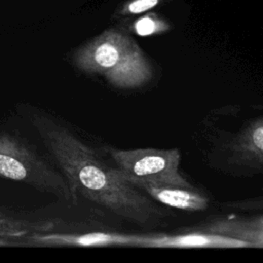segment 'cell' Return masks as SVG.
Segmentation results:
<instances>
[{
  "label": "cell",
  "mask_w": 263,
  "mask_h": 263,
  "mask_svg": "<svg viewBox=\"0 0 263 263\" xmlns=\"http://www.w3.org/2000/svg\"><path fill=\"white\" fill-rule=\"evenodd\" d=\"M14 243L9 241V240H6V239H0V247H5V246H13Z\"/></svg>",
  "instance_id": "obj_13"
},
{
  "label": "cell",
  "mask_w": 263,
  "mask_h": 263,
  "mask_svg": "<svg viewBox=\"0 0 263 263\" xmlns=\"http://www.w3.org/2000/svg\"><path fill=\"white\" fill-rule=\"evenodd\" d=\"M133 29L137 35L146 37L167 31L170 25L163 20L158 18L155 14L149 13L138 18L134 23Z\"/></svg>",
  "instance_id": "obj_11"
},
{
  "label": "cell",
  "mask_w": 263,
  "mask_h": 263,
  "mask_svg": "<svg viewBox=\"0 0 263 263\" xmlns=\"http://www.w3.org/2000/svg\"><path fill=\"white\" fill-rule=\"evenodd\" d=\"M32 124L49 155L77 197L85 198L137 224L163 217L164 212L129 183L118 167L99 155L68 127L45 114H34Z\"/></svg>",
  "instance_id": "obj_1"
},
{
  "label": "cell",
  "mask_w": 263,
  "mask_h": 263,
  "mask_svg": "<svg viewBox=\"0 0 263 263\" xmlns=\"http://www.w3.org/2000/svg\"><path fill=\"white\" fill-rule=\"evenodd\" d=\"M136 188L144 190L152 199L183 211H203L209 206V199L194 190L193 187H181L174 185H156L140 183Z\"/></svg>",
  "instance_id": "obj_7"
},
{
  "label": "cell",
  "mask_w": 263,
  "mask_h": 263,
  "mask_svg": "<svg viewBox=\"0 0 263 263\" xmlns=\"http://www.w3.org/2000/svg\"><path fill=\"white\" fill-rule=\"evenodd\" d=\"M199 231L228 235L251 245L263 247V215L219 218L200 227Z\"/></svg>",
  "instance_id": "obj_8"
},
{
  "label": "cell",
  "mask_w": 263,
  "mask_h": 263,
  "mask_svg": "<svg viewBox=\"0 0 263 263\" xmlns=\"http://www.w3.org/2000/svg\"><path fill=\"white\" fill-rule=\"evenodd\" d=\"M106 150L115 162L116 167L134 186L140 183H149L192 187L180 174L181 155L177 148L121 150L108 147Z\"/></svg>",
  "instance_id": "obj_4"
},
{
  "label": "cell",
  "mask_w": 263,
  "mask_h": 263,
  "mask_svg": "<svg viewBox=\"0 0 263 263\" xmlns=\"http://www.w3.org/2000/svg\"><path fill=\"white\" fill-rule=\"evenodd\" d=\"M161 2V0H128L125 2L119 12L121 14H140L146 12Z\"/></svg>",
  "instance_id": "obj_12"
},
{
  "label": "cell",
  "mask_w": 263,
  "mask_h": 263,
  "mask_svg": "<svg viewBox=\"0 0 263 263\" xmlns=\"http://www.w3.org/2000/svg\"><path fill=\"white\" fill-rule=\"evenodd\" d=\"M55 225L52 219L25 217L0 206V239H25L36 232L53 230Z\"/></svg>",
  "instance_id": "obj_10"
},
{
  "label": "cell",
  "mask_w": 263,
  "mask_h": 263,
  "mask_svg": "<svg viewBox=\"0 0 263 263\" xmlns=\"http://www.w3.org/2000/svg\"><path fill=\"white\" fill-rule=\"evenodd\" d=\"M75 67L102 75L115 87L135 88L147 83L152 66L138 43L122 31L109 29L79 46L72 57Z\"/></svg>",
  "instance_id": "obj_2"
},
{
  "label": "cell",
  "mask_w": 263,
  "mask_h": 263,
  "mask_svg": "<svg viewBox=\"0 0 263 263\" xmlns=\"http://www.w3.org/2000/svg\"><path fill=\"white\" fill-rule=\"evenodd\" d=\"M0 177L28 184L66 202L76 201L62 172L24 140L8 133H0Z\"/></svg>",
  "instance_id": "obj_3"
},
{
  "label": "cell",
  "mask_w": 263,
  "mask_h": 263,
  "mask_svg": "<svg viewBox=\"0 0 263 263\" xmlns=\"http://www.w3.org/2000/svg\"><path fill=\"white\" fill-rule=\"evenodd\" d=\"M139 235L116 232H53L52 230L36 232L21 242L29 247H136Z\"/></svg>",
  "instance_id": "obj_5"
},
{
  "label": "cell",
  "mask_w": 263,
  "mask_h": 263,
  "mask_svg": "<svg viewBox=\"0 0 263 263\" xmlns=\"http://www.w3.org/2000/svg\"><path fill=\"white\" fill-rule=\"evenodd\" d=\"M142 248H248L250 243L219 233L194 231L182 234H149L139 235L137 246Z\"/></svg>",
  "instance_id": "obj_6"
},
{
  "label": "cell",
  "mask_w": 263,
  "mask_h": 263,
  "mask_svg": "<svg viewBox=\"0 0 263 263\" xmlns=\"http://www.w3.org/2000/svg\"><path fill=\"white\" fill-rule=\"evenodd\" d=\"M230 148L237 161L263 168V117L245 126L234 137Z\"/></svg>",
  "instance_id": "obj_9"
}]
</instances>
